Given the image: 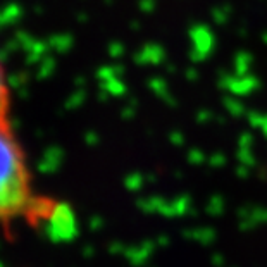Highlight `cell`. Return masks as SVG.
Returning a JSON list of instances; mask_svg holds the SVG:
<instances>
[{
    "instance_id": "6da1fadb",
    "label": "cell",
    "mask_w": 267,
    "mask_h": 267,
    "mask_svg": "<svg viewBox=\"0 0 267 267\" xmlns=\"http://www.w3.org/2000/svg\"><path fill=\"white\" fill-rule=\"evenodd\" d=\"M59 204L35 191L33 176L10 122L0 124V229L9 234L17 224L31 228L52 222Z\"/></svg>"
},
{
    "instance_id": "7a4b0ae2",
    "label": "cell",
    "mask_w": 267,
    "mask_h": 267,
    "mask_svg": "<svg viewBox=\"0 0 267 267\" xmlns=\"http://www.w3.org/2000/svg\"><path fill=\"white\" fill-rule=\"evenodd\" d=\"M10 112V88L7 81V74L3 69V64L0 60V124L9 122Z\"/></svg>"
}]
</instances>
